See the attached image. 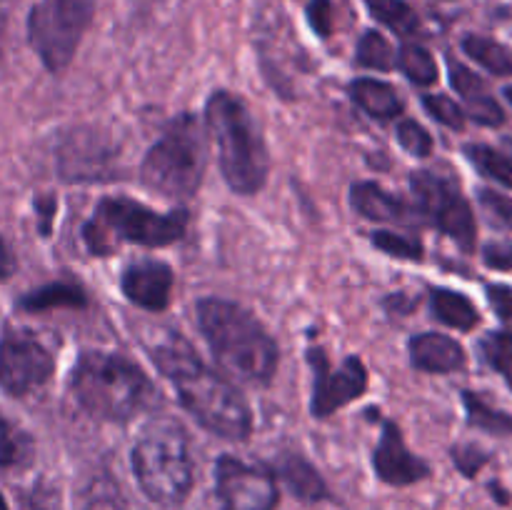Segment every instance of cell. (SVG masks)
Instances as JSON below:
<instances>
[{
  "label": "cell",
  "mask_w": 512,
  "mask_h": 510,
  "mask_svg": "<svg viewBox=\"0 0 512 510\" xmlns=\"http://www.w3.org/2000/svg\"><path fill=\"white\" fill-rule=\"evenodd\" d=\"M153 363L178 390L183 408L210 433L245 440L253 430L248 400L218 370L208 368L180 333H165L150 348Z\"/></svg>",
  "instance_id": "cell-1"
},
{
  "label": "cell",
  "mask_w": 512,
  "mask_h": 510,
  "mask_svg": "<svg viewBox=\"0 0 512 510\" xmlns=\"http://www.w3.org/2000/svg\"><path fill=\"white\" fill-rule=\"evenodd\" d=\"M198 325L228 378L245 385H268L278 370V343L243 305L220 298L198 303Z\"/></svg>",
  "instance_id": "cell-2"
},
{
  "label": "cell",
  "mask_w": 512,
  "mask_h": 510,
  "mask_svg": "<svg viewBox=\"0 0 512 510\" xmlns=\"http://www.w3.org/2000/svg\"><path fill=\"white\" fill-rule=\"evenodd\" d=\"M205 125L230 190L240 195L263 190L270 173V155L248 105L228 90H215L205 105Z\"/></svg>",
  "instance_id": "cell-3"
},
{
  "label": "cell",
  "mask_w": 512,
  "mask_h": 510,
  "mask_svg": "<svg viewBox=\"0 0 512 510\" xmlns=\"http://www.w3.org/2000/svg\"><path fill=\"white\" fill-rule=\"evenodd\" d=\"M75 400L88 415L108 423L133 418L153 395L148 375L123 355L88 350L70 375Z\"/></svg>",
  "instance_id": "cell-4"
},
{
  "label": "cell",
  "mask_w": 512,
  "mask_h": 510,
  "mask_svg": "<svg viewBox=\"0 0 512 510\" xmlns=\"http://www.w3.org/2000/svg\"><path fill=\"white\" fill-rule=\"evenodd\" d=\"M188 230V210L158 213L130 198H103L85 223L83 240L93 255H110L123 243L163 248L178 243Z\"/></svg>",
  "instance_id": "cell-5"
},
{
  "label": "cell",
  "mask_w": 512,
  "mask_h": 510,
  "mask_svg": "<svg viewBox=\"0 0 512 510\" xmlns=\"http://www.w3.org/2000/svg\"><path fill=\"white\" fill-rule=\"evenodd\" d=\"M133 470L153 503H183L193 488V458L185 430L170 418L150 420L133 448Z\"/></svg>",
  "instance_id": "cell-6"
},
{
  "label": "cell",
  "mask_w": 512,
  "mask_h": 510,
  "mask_svg": "<svg viewBox=\"0 0 512 510\" xmlns=\"http://www.w3.org/2000/svg\"><path fill=\"white\" fill-rule=\"evenodd\" d=\"M208 163L205 135L190 113L170 120L163 138L145 153L140 178L165 198H190L198 193Z\"/></svg>",
  "instance_id": "cell-7"
},
{
  "label": "cell",
  "mask_w": 512,
  "mask_h": 510,
  "mask_svg": "<svg viewBox=\"0 0 512 510\" xmlns=\"http://www.w3.org/2000/svg\"><path fill=\"white\" fill-rule=\"evenodd\" d=\"M95 13V0H40L28 18V40L50 73L70 65Z\"/></svg>",
  "instance_id": "cell-8"
},
{
  "label": "cell",
  "mask_w": 512,
  "mask_h": 510,
  "mask_svg": "<svg viewBox=\"0 0 512 510\" xmlns=\"http://www.w3.org/2000/svg\"><path fill=\"white\" fill-rule=\"evenodd\" d=\"M410 188H413L420 213L428 215L430 223L443 230L450 240H455L460 250L473 253L475 240H478V223L458 183L433 170H415L410 175Z\"/></svg>",
  "instance_id": "cell-9"
},
{
  "label": "cell",
  "mask_w": 512,
  "mask_h": 510,
  "mask_svg": "<svg viewBox=\"0 0 512 510\" xmlns=\"http://www.w3.org/2000/svg\"><path fill=\"white\" fill-rule=\"evenodd\" d=\"M53 370V355L30 330H5L0 338V388L20 398L48 383Z\"/></svg>",
  "instance_id": "cell-10"
},
{
  "label": "cell",
  "mask_w": 512,
  "mask_h": 510,
  "mask_svg": "<svg viewBox=\"0 0 512 510\" xmlns=\"http://www.w3.org/2000/svg\"><path fill=\"white\" fill-rule=\"evenodd\" d=\"M308 360L315 373L313 403H310L315 418H328L343 405L358 400L368 388V370L358 355H348L335 368V365H330L323 348H310Z\"/></svg>",
  "instance_id": "cell-11"
},
{
  "label": "cell",
  "mask_w": 512,
  "mask_h": 510,
  "mask_svg": "<svg viewBox=\"0 0 512 510\" xmlns=\"http://www.w3.org/2000/svg\"><path fill=\"white\" fill-rule=\"evenodd\" d=\"M215 483L223 510H273L278 505V485L273 473L235 455H223L218 460Z\"/></svg>",
  "instance_id": "cell-12"
},
{
  "label": "cell",
  "mask_w": 512,
  "mask_h": 510,
  "mask_svg": "<svg viewBox=\"0 0 512 510\" xmlns=\"http://www.w3.org/2000/svg\"><path fill=\"white\" fill-rule=\"evenodd\" d=\"M173 280L175 275L170 265L160 263V260H138V263H130L123 270L120 288H123L125 298L130 303L150 310V313H160L170 303Z\"/></svg>",
  "instance_id": "cell-13"
},
{
  "label": "cell",
  "mask_w": 512,
  "mask_h": 510,
  "mask_svg": "<svg viewBox=\"0 0 512 510\" xmlns=\"http://www.w3.org/2000/svg\"><path fill=\"white\" fill-rule=\"evenodd\" d=\"M373 465L380 480L390 485H410L430 475L428 465L405 448L403 435H400V428L393 420L383 423V435H380V443L375 448Z\"/></svg>",
  "instance_id": "cell-14"
},
{
  "label": "cell",
  "mask_w": 512,
  "mask_h": 510,
  "mask_svg": "<svg viewBox=\"0 0 512 510\" xmlns=\"http://www.w3.org/2000/svg\"><path fill=\"white\" fill-rule=\"evenodd\" d=\"M450 85L460 93L465 103V118H473L478 125H488V128H498L505 123V110L500 108L498 100L490 95V88L478 73L468 68V65L450 60Z\"/></svg>",
  "instance_id": "cell-15"
},
{
  "label": "cell",
  "mask_w": 512,
  "mask_h": 510,
  "mask_svg": "<svg viewBox=\"0 0 512 510\" xmlns=\"http://www.w3.org/2000/svg\"><path fill=\"white\" fill-rule=\"evenodd\" d=\"M410 360L423 373H455L465 365V350L443 333H420L410 340Z\"/></svg>",
  "instance_id": "cell-16"
},
{
  "label": "cell",
  "mask_w": 512,
  "mask_h": 510,
  "mask_svg": "<svg viewBox=\"0 0 512 510\" xmlns=\"http://www.w3.org/2000/svg\"><path fill=\"white\" fill-rule=\"evenodd\" d=\"M350 203L368 220H378V223H410L408 205L375 183H355L350 188Z\"/></svg>",
  "instance_id": "cell-17"
},
{
  "label": "cell",
  "mask_w": 512,
  "mask_h": 510,
  "mask_svg": "<svg viewBox=\"0 0 512 510\" xmlns=\"http://www.w3.org/2000/svg\"><path fill=\"white\" fill-rule=\"evenodd\" d=\"M350 98L360 110L375 120H395L405 110L403 98L393 85L375 78H358L348 88Z\"/></svg>",
  "instance_id": "cell-18"
},
{
  "label": "cell",
  "mask_w": 512,
  "mask_h": 510,
  "mask_svg": "<svg viewBox=\"0 0 512 510\" xmlns=\"http://www.w3.org/2000/svg\"><path fill=\"white\" fill-rule=\"evenodd\" d=\"M430 308L440 323L455 330H473L480 323V313L468 295L450 288H435L430 293Z\"/></svg>",
  "instance_id": "cell-19"
},
{
  "label": "cell",
  "mask_w": 512,
  "mask_h": 510,
  "mask_svg": "<svg viewBox=\"0 0 512 510\" xmlns=\"http://www.w3.org/2000/svg\"><path fill=\"white\" fill-rule=\"evenodd\" d=\"M85 305V293L78 285L70 283H50L45 288L33 290V293L23 295L18 303L20 310H28V313H45V310L53 308H83Z\"/></svg>",
  "instance_id": "cell-20"
},
{
  "label": "cell",
  "mask_w": 512,
  "mask_h": 510,
  "mask_svg": "<svg viewBox=\"0 0 512 510\" xmlns=\"http://www.w3.org/2000/svg\"><path fill=\"white\" fill-rule=\"evenodd\" d=\"M280 475H283L285 483L290 485V490L303 500H320L328 493L318 470H315L308 460L300 458V455H285V458L280 460Z\"/></svg>",
  "instance_id": "cell-21"
},
{
  "label": "cell",
  "mask_w": 512,
  "mask_h": 510,
  "mask_svg": "<svg viewBox=\"0 0 512 510\" xmlns=\"http://www.w3.org/2000/svg\"><path fill=\"white\" fill-rule=\"evenodd\" d=\"M463 50L465 55H470L488 73L500 75V78L503 75H512V50L505 48L498 40L470 33L463 38Z\"/></svg>",
  "instance_id": "cell-22"
},
{
  "label": "cell",
  "mask_w": 512,
  "mask_h": 510,
  "mask_svg": "<svg viewBox=\"0 0 512 510\" xmlns=\"http://www.w3.org/2000/svg\"><path fill=\"white\" fill-rule=\"evenodd\" d=\"M463 405L468 410V423L473 428L485 430V433L493 435H512V415L505 410L493 408L490 403H485L478 393L473 390H463Z\"/></svg>",
  "instance_id": "cell-23"
},
{
  "label": "cell",
  "mask_w": 512,
  "mask_h": 510,
  "mask_svg": "<svg viewBox=\"0 0 512 510\" xmlns=\"http://www.w3.org/2000/svg\"><path fill=\"white\" fill-rule=\"evenodd\" d=\"M463 153L480 175H485V178L495 180V183L505 185V188L512 190V160L508 155H503L500 150L490 148V145H483V143L465 145Z\"/></svg>",
  "instance_id": "cell-24"
},
{
  "label": "cell",
  "mask_w": 512,
  "mask_h": 510,
  "mask_svg": "<svg viewBox=\"0 0 512 510\" xmlns=\"http://www.w3.org/2000/svg\"><path fill=\"white\" fill-rule=\"evenodd\" d=\"M398 65L410 83L415 85H433L438 83V63H435L433 53L423 45L405 43L398 53Z\"/></svg>",
  "instance_id": "cell-25"
},
{
  "label": "cell",
  "mask_w": 512,
  "mask_h": 510,
  "mask_svg": "<svg viewBox=\"0 0 512 510\" xmlns=\"http://www.w3.org/2000/svg\"><path fill=\"white\" fill-rule=\"evenodd\" d=\"M368 10L375 20L388 25L398 35H413L418 30V15L403 0H368Z\"/></svg>",
  "instance_id": "cell-26"
},
{
  "label": "cell",
  "mask_w": 512,
  "mask_h": 510,
  "mask_svg": "<svg viewBox=\"0 0 512 510\" xmlns=\"http://www.w3.org/2000/svg\"><path fill=\"white\" fill-rule=\"evenodd\" d=\"M480 353L485 363L498 370L512 388V333L510 330H493L480 340Z\"/></svg>",
  "instance_id": "cell-27"
},
{
  "label": "cell",
  "mask_w": 512,
  "mask_h": 510,
  "mask_svg": "<svg viewBox=\"0 0 512 510\" xmlns=\"http://www.w3.org/2000/svg\"><path fill=\"white\" fill-rule=\"evenodd\" d=\"M393 48L378 30H368L358 43V65L370 70H390L393 68Z\"/></svg>",
  "instance_id": "cell-28"
},
{
  "label": "cell",
  "mask_w": 512,
  "mask_h": 510,
  "mask_svg": "<svg viewBox=\"0 0 512 510\" xmlns=\"http://www.w3.org/2000/svg\"><path fill=\"white\" fill-rule=\"evenodd\" d=\"M373 245L383 253L393 255L400 260H423V243L413 235L390 233V230H375Z\"/></svg>",
  "instance_id": "cell-29"
},
{
  "label": "cell",
  "mask_w": 512,
  "mask_h": 510,
  "mask_svg": "<svg viewBox=\"0 0 512 510\" xmlns=\"http://www.w3.org/2000/svg\"><path fill=\"white\" fill-rule=\"evenodd\" d=\"M478 203L495 228L512 230V198L510 195L498 193V190H493V188H480Z\"/></svg>",
  "instance_id": "cell-30"
},
{
  "label": "cell",
  "mask_w": 512,
  "mask_h": 510,
  "mask_svg": "<svg viewBox=\"0 0 512 510\" xmlns=\"http://www.w3.org/2000/svg\"><path fill=\"white\" fill-rule=\"evenodd\" d=\"M423 108L433 115L438 123L448 125L453 130L465 128V110L448 95H423Z\"/></svg>",
  "instance_id": "cell-31"
},
{
  "label": "cell",
  "mask_w": 512,
  "mask_h": 510,
  "mask_svg": "<svg viewBox=\"0 0 512 510\" xmlns=\"http://www.w3.org/2000/svg\"><path fill=\"white\" fill-rule=\"evenodd\" d=\"M398 143L403 145L410 155H415V158H428L435 148L433 135H430L423 125L415 123V120H403V123L398 125Z\"/></svg>",
  "instance_id": "cell-32"
},
{
  "label": "cell",
  "mask_w": 512,
  "mask_h": 510,
  "mask_svg": "<svg viewBox=\"0 0 512 510\" xmlns=\"http://www.w3.org/2000/svg\"><path fill=\"white\" fill-rule=\"evenodd\" d=\"M308 20L310 28H313L320 38H328L330 30H333V5H330V0H310Z\"/></svg>",
  "instance_id": "cell-33"
},
{
  "label": "cell",
  "mask_w": 512,
  "mask_h": 510,
  "mask_svg": "<svg viewBox=\"0 0 512 510\" xmlns=\"http://www.w3.org/2000/svg\"><path fill=\"white\" fill-rule=\"evenodd\" d=\"M453 460L468 478H473V475L488 463V453H483V450L475 448V445H460V448L453 450Z\"/></svg>",
  "instance_id": "cell-34"
},
{
  "label": "cell",
  "mask_w": 512,
  "mask_h": 510,
  "mask_svg": "<svg viewBox=\"0 0 512 510\" xmlns=\"http://www.w3.org/2000/svg\"><path fill=\"white\" fill-rule=\"evenodd\" d=\"M20 460V440L8 420L0 415V465H13Z\"/></svg>",
  "instance_id": "cell-35"
},
{
  "label": "cell",
  "mask_w": 512,
  "mask_h": 510,
  "mask_svg": "<svg viewBox=\"0 0 512 510\" xmlns=\"http://www.w3.org/2000/svg\"><path fill=\"white\" fill-rule=\"evenodd\" d=\"M88 510H120V495L113 483H100L88 498Z\"/></svg>",
  "instance_id": "cell-36"
},
{
  "label": "cell",
  "mask_w": 512,
  "mask_h": 510,
  "mask_svg": "<svg viewBox=\"0 0 512 510\" xmlns=\"http://www.w3.org/2000/svg\"><path fill=\"white\" fill-rule=\"evenodd\" d=\"M488 300L498 318L512 325V288L510 285H488Z\"/></svg>",
  "instance_id": "cell-37"
},
{
  "label": "cell",
  "mask_w": 512,
  "mask_h": 510,
  "mask_svg": "<svg viewBox=\"0 0 512 510\" xmlns=\"http://www.w3.org/2000/svg\"><path fill=\"white\" fill-rule=\"evenodd\" d=\"M483 260L493 270H512V240H508V243L485 245Z\"/></svg>",
  "instance_id": "cell-38"
},
{
  "label": "cell",
  "mask_w": 512,
  "mask_h": 510,
  "mask_svg": "<svg viewBox=\"0 0 512 510\" xmlns=\"http://www.w3.org/2000/svg\"><path fill=\"white\" fill-rule=\"evenodd\" d=\"M35 210L40 213V230H43L45 235L50 233V220H53V213H55V198H38L35 200Z\"/></svg>",
  "instance_id": "cell-39"
},
{
  "label": "cell",
  "mask_w": 512,
  "mask_h": 510,
  "mask_svg": "<svg viewBox=\"0 0 512 510\" xmlns=\"http://www.w3.org/2000/svg\"><path fill=\"white\" fill-rule=\"evenodd\" d=\"M13 270H15L13 253H10V248L3 243V238H0V280H8L10 275H13Z\"/></svg>",
  "instance_id": "cell-40"
},
{
  "label": "cell",
  "mask_w": 512,
  "mask_h": 510,
  "mask_svg": "<svg viewBox=\"0 0 512 510\" xmlns=\"http://www.w3.org/2000/svg\"><path fill=\"white\" fill-rule=\"evenodd\" d=\"M8 13H10V0H0V58H3V40H5V28H8Z\"/></svg>",
  "instance_id": "cell-41"
},
{
  "label": "cell",
  "mask_w": 512,
  "mask_h": 510,
  "mask_svg": "<svg viewBox=\"0 0 512 510\" xmlns=\"http://www.w3.org/2000/svg\"><path fill=\"white\" fill-rule=\"evenodd\" d=\"M503 95H505V98H508V103L512 105V85H508V88L503 90Z\"/></svg>",
  "instance_id": "cell-42"
},
{
  "label": "cell",
  "mask_w": 512,
  "mask_h": 510,
  "mask_svg": "<svg viewBox=\"0 0 512 510\" xmlns=\"http://www.w3.org/2000/svg\"><path fill=\"white\" fill-rule=\"evenodd\" d=\"M0 510H8V505H5V500H3V495H0Z\"/></svg>",
  "instance_id": "cell-43"
}]
</instances>
